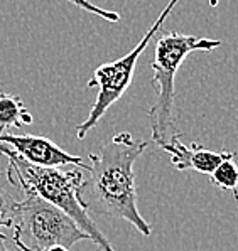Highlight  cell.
<instances>
[{"mask_svg": "<svg viewBox=\"0 0 238 251\" xmlns=\"http://www.w3.org/2000/svg\"><path fill=\"white\" fill-rule=\"evenodd\" d=\"M147 147V140L120 132L110 138L98 153L88 155L90 167L78 191L79 204L84 211L124 219L140 234L151 236L152 226L137 206L133 172V165Z\"/></svg>", "mask_w": 238, "mask_h": 251, "instance_id": "obj_1", "label": "cell"}, {"mask_svg": "<svg viewBox=\"0 0 238 251\" xmlns=\"http://www.w3.org/2000/svg\"><path fill=\"white\" fill-rule=\"evenodd\" d=\"M221 46V41L181 34L178 30H166L160 27L156 34V52L151 63L152 86L156 90V101L149 110V126L152 142L157 147L167 144L174 137H181L174 118L176 75L189 54L201 51L211 52Z\"/></svg>", "mask_w": 238, "mask_h": 251, "instance_id": "obj_2", "label": "cell"}, {"mask_svg": "<svg viewBox=\"0 0 238 251\" xmlns=\"http://www.w3.org/2000/svg\"><path fill=\"white\" fill-rule=\"evenodd\" d=\"M0 153L9 159V167L5 174L10 184L21 191H32L34 194L66 212L100 250L115 251L110 241L103 236V233L90 218V214L79 204L78 191L81 187L84 172L76 169L61 171V169L37 167L21 159L10 147L3 144H0Z\"/></svg>", "mask_w": 238, "mask_h": 251, "instance_id": "obj_3", "label": "cell"}, {"mask_svg": "<svg viewBox=\"0 0 238 251\" xmlns=\"http://www.w3.org/2000/svg\"><path fill=\"white\" fill-rule=\"evenodd\" d=\"M12 226V241L21 251H46L53 246L71 248L78 241L90 239L75 221L54 204L32 191H22Z\"/></svg>", "mask_w": 238, "mask_h": 251, "instance_id": "obj_4", "label": "cell"}, {"mask_svg": "<svg viewBox=\"0 0 238 251\" xmlns=\"http://www.w3.org/2000/svg\"><path fill=\"white\" fill-rule=\"evenodd\" d=\"M181 0H169V3L164 7V10L160 12V15L157 17V21L151 25V29L144 34V37L139 41V44L132 49L130 52H127L124 57L112 63H105L100 64L95 69L93 78L86 83V88H98V95L95 100L93 106L90 110V115L84 120L83 123H79L76 126V138L83 140L95 126L98 125V122L105 117V113L110 110V106H113L122 96L125 95V91L129 90V86L132 84L133 79V73L137 68V61H139L140 54L147 49L149 42L156 37V34L160 30L164 21L171 15V12L174 10V7Z\"/></svg>", "mask_w": 238, "mask_h": 251, "instance_id": "obj_5", "label": "cell"}, {"mask_svg": "<svg viewBox=\"0 0 238 251\" xmlns=\"http://www.w3.org/2000/svg\"><path fill=\"white\" fill-rule=\"evenodd\" d=\"M0 144L9 145L21 159L37 167L59 169L61 165H78L84 172L88 171L90 164L84 162L81 157L71 155L53 140L36 135H12L0 133Z\"/></svg>", "mask_w": 238, "mask_h": 251, "instance_id": "obj_6", "label": "cell"}, {"mask_svg": "<svg viewBox=\"0 0 238 251\" xmlns=\"http://www.w3.org/2000/svg\"><path fill=\"white\" fill-rule=\"evenodd\" d=\"M159 147L171 155V164L178 171H194L199 174H205V176H211L221 162L235 159L237 155L235 152H213V150H206L203 149V145L198 144L186 145L183 144L181 137H174L167 144H162Z\"/></svg>", "mask_w": 238, "mask_h": 251, "instance_id": "obj_7", "label": "cell"}, {"mask_svg": "<svg viewBox=\"0 0 238 251\" xmlns=\"http://www.w3.org/2000/svg\"><path fill=\"white\" fill-rule=\"evenodd\" d=\"M30 123H32V115L26 110L19 96L9 93L0 95V133H3L10 126L21 128L22 125H30Z\"/></svg>", "mask_w": 238, "mask_h": 251, "instance_id": "obj_8", "label": "cell"}, {"mask_svg": "<svg viewBox=\"0 0 238 251\" xmlns=\"http://www.w3.org/2000/svg\"><path fill=\"white\" fill-rule=\"evenodd\" d=\"M211 182L218 185L223 191H230L235 198V202L238 206V165L235 164L233 159H228L221 162L214 172L210 176Z\"/></svg>", "mask_w": 238, "mask_h": 251, "instance_id": "obj_9", "label": "cell"}, {"mask_svg": "<svg viewBox=\"0 0 238 251\" xmlns=\"http://www.w3.org/2000/svg\"><path fill=\"white\" fill-rule=\"evenodd\" d=\"M17 204L19 201H15L9 192L0 189V233L2 229H12Z\"/></svg>", "mask_w": 238, "mask_h": 251, "instance_id": "obj_10", "label": "cell"}, {"mask_svg": "<svg viewBox=\"0 0 238 251\" xmlns=\"http://www.w3.org/2000/svg\"><path fill=\"white\" fill-rule=\"evenodd\" d=\"M66 2H70V3H73V5H76V7H79V9L84 10V12L98 15V17L105 19L106 22H112V24L120 22V15H118L117 12H113V10H105V9H102V7L93 5L90 0H66Z\"/></svg>", "mask_w": 238, "mask_h": 251, "instance_id": "obj_11", "label": "cell"}, {"mask_svg": "<svg viewBox=\"0 0 238 251\" xmlns=\"http://www.w3.org/2000/svg\"><path fill=\"white\" fill-rule=\"evenodd\" d=\"M7 236L3 233H0V251H10L9 248H7Z\"/></svg>", "mask_w": 238, "mask_h": 251, "instance_id": "obj_12", "label": "cell"}, {"mask_svg": "<svg viewBox=\"0 0 238 251\" xmlns=\"http://www.w3.org/2000/svg\"><path fill=\"white\" fill-rule=\"evenodd\" d=\"M46 251H70V248H64V246H53V248H49Z\"/></svg>", "mask_w": 238, "mask_h": 251, "instance_id": "obj_13", "label": "cell"}, {"mask_svg": "<svg viewBox=\"0 0 238 251\" xmlns=\"http://www.w3.org/2000/svg\"><path fill=\"white\" fill-rule=\"evenodd\" d=\"M218 2H220V0H208L210 7H216V5H218Z\"/></svg>", "mask_w": 238, "mask_h": 251, "instance_id": "obj_14", "label": "cell"}]
</instances>
